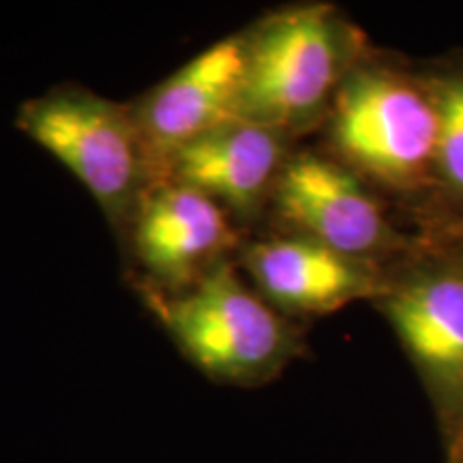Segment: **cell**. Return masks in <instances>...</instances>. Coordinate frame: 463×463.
I'll return each mask as SVG.
<instances>
[{"instance_id":"obj_1","label":"cell","mask_w":463,"mask_h":463,"mask_svg":"<svg viewBox=\"0 0 463 463\" xmlns=\"http://www.w3.org/2000/svg\"><path fill=\"white\" fill-rule=\"evenodd\" d=\"M15 127L61 161L82 183L120 234L129 228L146 191L153 164L129 103L61 84L17 109Z\"/></svg>"},{"instance_id":"obj_2","label":"cell","mask_w":463,"mask_h":463,"mask_svg":"<svg viewBox=\"0 0 463 463\" xmlns=\"http://www.w3.org/2000/svg\"><path fill=\"white\" fill-rule=\"evenodd\" d=\"M142 297L183 354L215 380L258 382L288 352L283 322L228 264H215L181 292L146 283Z\"/></svg>"},{"instance_id":"obj_3","label":"cell","mask_w":463,"mask_h":463,"mask_svg":"<svg viewBox=\"0 0 463 463\" xmlns=\"http://www.w3.org/2000/svg\"><path fill=\"white\" fill-rule=\"evenodd\" d=\"M326 7L277 14L245 39L239 118L273 127L314 114L331 90L337 45Z\"/></svg>"},{"instance_id":"obj_4","label":"cell","mask_w":463,"mask_h":463,"mask_svg":"<svg viewBox=\"0 0 463 463\" xmlns=\"http://www.w3.org/2000/svg\"><path fill=\"white\" fill-rule=\"evenodd\" d=\"M335 136L358 165L408 183L436 157L438 112L419 90L384 75H361L337 103Z\"/></svg>"},{"instance_id":"obj_5","label":"cell","mask_w":463,"mask_h":463,"mask_svg":"<svg viewBox=\"0 0 463 463\" xmlns=\"http://www.w3.org/2000/svg\"><path fill=\"white\" fill-rule=\"evenodd\" d=\"M245 75V39H223L129 103L146 144L155 184L184 144L234 118Z\"/></svg>"},{"instance_id":"obj_6","label":"cell","mask_w":463,"mask_h":463,"mask_svg":"<svg viewBox=\"0 0 463 463\" xmlns=\"http://www.w3.org/2000/svg\"><path fill=\"white\" fill-rule=\"evenodd\" d=\"M125 234L146 283L161 292L194 286L232 241L228 217L215 200L170 181L146 191Z\"/></svg>"},{"instance_id":"obj_7","label":"cell","mask_w":463,"mask_h":463,"mask_svg":"<svg viewBox=\"0 0 463 463\" xmlns=\"http://www.w3.org/2000/svg\"><path fill=\"white\" fill-rule=\"evenodd\" d=\"M279 165V131L234 116L178 148L165 164L164 181L200 191L236 213H251Z\"/></svg>"},{"instance_id":"obj_8","label":"cell","mask_w":463,"mask_h":463,"mask_svg":"<svg viewBox=\"0 0 463 463\" xmlns=\"http://www.w3.org/2000/svg\"><path fill=\"white\" fill-rule=\"evenodd\" d=\"M277 198L289 222L341 256L372 251L386 234L380 208L354 178L314 155L283 167Z\"/></svg>"},{"instance_id":"obj_9","label":"cell","mask_w":463,"mask_h":463,"mask_svg":"<svg viewBox=\"0 0 463 463\" xmlns=\"http://www.w3.org/2000/svg\"><path fill=\"white\" fill-rule=\"evenodd\" d=\"M245 266L266 297L286 309H328L367 283L350 258L314 239L258 242L247 249Z\"/></svg>"},{"instance_id":"obj_10","label":"cell","mask_w":463,"mask_h":463,"mask_svg":"<svg viewBox=\"0 0 463 463\" xmlns=\"http://www.w3.org/2000/svg\"><path fill=\"white\" fill-rule=\"evenodd\" d=\"M391 320L433 380L463 391V279L439 277L391 300Z\"/></svg>"},{"instance_id":"obj_11","label":"cell","mask_w":463,"mask_h":463,"mask_svg":"<svg viewBox=\"0 0 463 463\" xmlns=\"http://www.w3.org/2000/svg\"><path fill=\"white\" fill-rule=\"evenodd\" d=\"M436 159L444 176L463 191V80L439 92Z\"/></svg>"}]
</instances>
